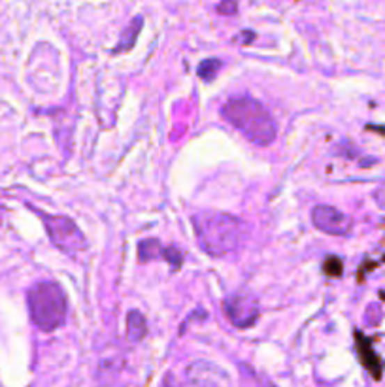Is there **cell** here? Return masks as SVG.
<instances>
[{
	"mask_svg": "<svg viewBox=\"0 0 385 387\" xmlns=\"http://www.w3.org/2000/svg\"><path fill=\"white\" fill-rule=\"evenodd\" d=\"M193 229L201 250L212 257L235 253L242 250L249 238V225L240 217L225 212H196L193 216Z\"/></svg>",
	"mask_w": 385,
	"mask_h": 387,
	"instance_id": "1",
	"label": "cell"
},
{
	"mask_svg": "<svg viewBox=\"0 0 385 387\" xmlns=\"http://www.w3.org/2000/svg\"><path fill=\"white\" fill-rule=\"evenodd\" d=\"M148 335V322L138 310H131L127 315V338L131 342L144 340Z\"/></svg>",
	"mask_w": 385,
	"mask_h": 387,
	"instance_id": "10",
	"label": "cell"
},
{
	"mask_svg": "<svg viewBox=\"0 0 385 387\" xmlns=\"http://www.w3.org/2000/svg\"><path fill=\"white\" fill-rule=\"evenodd\" d=\"M40 217L44 221L47 237L57 250L66 255H76L79 251L87 250V240L74 219L66 216H47V214H40Z\"/></svg>",
	"mask_w": 385,
	"mask_h": 387,
	"instance_id": "4",
	"label": "cell"
},
{
	"mask_svg": "<svg viewBox=\"0 0 385 387\" xmlns=\"http://www.w3.org/2000/svg\"><path fill=\"white\" fill-rule=\"evenodd\" d=\"M312 223L315 229L331 237H347L353 229L352 217L327 204H320L313 208Z\"/></svg>",
	"mask_w": 385,
	"mask_h": 387,
	"instance_id": "6",
	"label": "cell"
},
{
	"mask_svg": "<svg viewBox=\"0 0 385 387\" xmlns=\"http://www.w3.org/2000/svg\"><path fill=\"white\" fill-rule=\"evenodd\" d=\"M138 259L142 262L164 259L172 267V270H178L182 267L183 253L178 248H166L157 238H148L138 244Z\"/></svg>",
	"mask_w": 385,
	"mask_h": 387,
	"instance_id": "8",
	"label": "cell"
},
{
	"mask_svg": "<svg viewBox=\"0 0 385 387\" xmlns=\"http://www.w3.org/2000/svg\"><path fill=\"white\" fill-rule=\"evenodd\" d=\"M185 381L189 387H230L229 374L210 361H195L189 365Z\"/></svg>",
	"mask_w": 385,
	"mask_h": 387,
	"instance_id": "7",
	"label": "cell"
},
{
	"mask_svg": "<svg viewBox=\"0 0 385 387\" xmlns=\"http://www.w3.org/2000/svg\"><path fill=\"white\" fill-rule=\"evenodd\" d=\"M221 116L255 145H270L278 136V125L272 113L261 100L249 95H238L227 100L221 108Z\"/></svg>",
	"mask_w": 385,
	"mask_h": 387,
	"instance_id": "2",
	"label": "cell"
},
{
	"mask_svg": "<svg viewBox=\"0 0 385 387\" xmlns=\"http://www.w3.org/2000/svg\"><path fill=\"white\" fill-rule=\"evenodd\" d=\"M142 25H144V19L138 15V17H134L129 25L125 26V31L121 33V36H119V42L118 46H116V49H113V53H127L129 49H132L134 44H136L138 34L142 31Z\"/></svg>",
	"mask_w": 385,
	"mask_h": 387,
	"instance_id": "9",
	"label": "cell"
},
{
	"mask_svg": "<svg viewBox=\"0 0 385 387\" xmlns=\"http://www.w3.org/2000/svg\"><path fill=\"white\" fill-rule=\"evenodd\" d=\"M26 306L31 319L40 331L52 333L65 325L68 314V302L59 283L36 282L26 291Z\"/></svg>",
	"mask_w": 385,
	"mask_h": 387,
	"instance_id": "3",
	"label": "cell"
},
{
	"mask_svg": "<svg viewBox=\"0 0 385 387\" xmlns=\"http://www.w3.org/2000/svg\"><path fill=\"white\" fill-rule=\"evenodd\" d=\"M219 68H221V61L219 59L203 61L198 65V76L203 79H214L217 76V72H219Z\"/></svg>",
	"mask_w": 385,
	"mask_h": 387,
	"instance_id": "12",
	"label": "cell"
},
{
	"mask_svg": "<svg viewBox=\"0 0 385 387\" xmlns=\"http://www.w3.org/2000/svg\"><path fill=\"white\" fill-rule=\"evenodd\" d=\"M236 0H221V4H219V12L225 13V15H233L236 13Z\"/></svg>",
	"mask_w": 385,
	"mask_h": 387,
	"instance_id": "13",
	"label": "cell"
},
{
	"mask_svg": "<svg viewBox=\"0 0 385 387\" xmlns=\"http://www.w3.org/2000/svg\"><path fill=\"white\" fill-rule=\"evenodd\" d=\"M242 387H274V384L242 365Z\"/></svg>",
	"mask_w": 385,
	"mask_h": 387,
	"instance_id": "11",
	"label": "cell"
},
{
	"mask_svg": "<svg viewBox=\"0 0 385 387\" xmlns=\"http://www.w3.org/2000/svg\"><path fill=\"white\" fill-rule=\"evenodd\" d=\"M223 308L229 322L238 329H249L259 319V301L253 295L236 293L227 297L223 302Z\"/></svg>",
	"mask_w": 385,
	"mask_h": 387,
	"instance_id": "5",
	"label": "cell"
}]
</instances>
